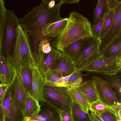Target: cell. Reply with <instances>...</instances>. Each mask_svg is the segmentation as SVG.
<instances>
[{"label": "cell", "instance_id": "d6986e66", "mask_svg": "<svg viewBox=\"0 0 121 121\" xmlns=\"http://www.w3.org/2000/svg\"><path fill=\"white\" fill-rule=\"evenodd\" d=\"M11 83L16 94L24 113L25 102L27 91L21 79L16 72Z\"/></svg>", "mask_w": 121, "mask_h": 121}, {"label": "cell", "instance_id": "277c9868", "mask_svg": "<svg viewBox=\"0 0 121 121\" xmlns=\"http://www.w3.org/2000/svg\"><path fill=\"white\" fill-rule=\"evenodd\" d=\"M30 42L27 32L19 25L15 49L9 62L16 72L22 66L31 68L35 63Z\"/></svg>", "mask_w": 121, "mask_h": 121}, {"label": "cell", "instance_id": "60d3db41", "mask_svg": "<svg viewBox=\"0 0 121 121\" xmlns=\"http://www.w3.org/2000/svg\"><path fill=\"white\" fill-rule=\"evenodd\" d=\"M63 3H66L68 4H70L73 3H78L80 1L79 0H60Z\"/></svg>", "mask_w": 121, "mask_h": 121}, {"label": "cell", "instance_id": "484cf974", "mask_svg": "<svg viewBox=\"0 0 121 121\" xmlns=\"http://www.w3.org/2000/svg\"><path fill=\"white\" fill-rule=\"evenodd\" d=\"M104 79L110 84L119 102L121 103V80L120 75L117 74L111 76L105 75Z\"/></svg>", "mask_w": 121, "mask_h": 121}, {"label": "cell", "instance_id": "4fadbf2b", "mask_svg": "<svg viewBox=\"0 0 121 121\" xmlns=\"http://www.w3.org/2000/svg\"><path fill=\"white\" fill-rule=\"evenodd\" d=\"M31 69L32 83L31 95L39 102L43 100V91L45 85L44 77L39 71L35 63L33 65Z\"/></svg>", "mask_w": 121, "mask_h": 121}, {"label": "cell", "instance_id": "e0dca14e", "mask_svg": "<svg viewBox=\"0 0 121 121\" xmlns=\"http://www.w3.org/2000/svg\"><path fill=\"white\" fill-rule=\"evenodd\" d=\"M74 88L82 95L89 104L99 99L92 79L82 82Z\"/></svg>", "mask_w": 121, "mask_h": 121}, {"label": "cell", "instance_id": "30bf717a", "mask_svg": "<svg viewBox=\"0 0 121 121\" xmlns=\"http://www.w3.org/2000/svg\"><path fill=\"white\" fill-rule=\"evenodd\" d=\"M101 40L95 38L87 46L79 57L74 62L78 70L82 69L101 55Z\"/></svg>", "mask_w": 121, "mask_h": 121}, {"label": "cell", "instance_id": "9c48e42d", "mask_svg": "<svg viewBox=\"0 0 121 121\" xmlns=\"http://www.w3.org/2000/svg\"><path fill=\"white\" fill-rule=\"evenodd\" d=\"M62 52L52 47L49 53H43L38 49L33 52L35 63L42 75L44 76L49 70H51L57 59Z\"/></svg>", "mask_w": 121, "mask_h": 121}, {"label": "cell", "instance_id": "ac0fdd59", "mask_svg": "<svg viewBox=\"0 0 121 121\" xmlns=\"http://www.w3.org/2000/svg\"><path fill=\"white\" fill-rule=\"evenodd\" d=\"M16 73L6 59L0 56V82L1 83L11 84Z\"/></svg>", "mask_w": 121, "mask_h": 121}, {"label": "cell", "instance_id": "2e32d148", "mask_svg": "<svg viewBox=\"0 0 121 121\" xmlns=\"http://www.w3.org/2000/svg\"><path fill=\"white\" fill-rule=\"evenodd\" d=\"M41 110L33 118L41 121H60L57 109L43 100L40 106Z\"/></svg>", "mask_w": 121, "mask_h": 121}, {"label": "cell", "instance_id": "836d02e7", "mask_svg": "<svg viewBox=\"0 0 121 121\" xmlns=\"http://www.w3.org/2000/svg\"><path fill=\"white\" fill-rule=\"evenodd\" d=\"M60 121H73L70 112L61 111L57 110Z\"/></svg>", "mask_w": 121, "mask_h": 121}, {"label": "cell", "instance_id": "f546056e", "mask_svg": "<svg viewBox=\"0 0 121 121\" xmlns=\"http://www.w3.org/2000/svg\"><path fill=\"white\" fill-rule=\"evenodd\" d=\"M44 77L45 85L54 86L55 82L60 78L61 77L49 70L45 74Z\"/></svg>", "mask_w": 121, "mask_h": 121}, {"label": "cell", "instance_id": "5b68a950", "mask_svg": "<svg viewBox=\"0 0 121 121\" xmlns=\"http://www.w3.org/2000/svg\"><path fill=\"white\" fill-rule=\"evenodd\" d=\"M67 89L64 87L45 85L43 100L57 110L70 112L72 100Z\"/></svg>", "mask_w": 121, "mask_h": 121}, {"label": "cell", "instance_id": "4316f807", "mask_svg": "<svg viewBox=\"0 0 121 121\" xmlns=\"http://www.w3.org/2000/svg\"><path fill=\"white\" fill-rule=\"evenodd\" d=\"M76 67V66L74 72L67 82L60 86L74 88L78 86L82 82V75L81 73V71L77 69Z\"/></svg>", "mask_w": 121, "mask_h": 121}, {"label": "cell", "instance_id": "7c38bea8", "mask_svg": "<svg viewBox=\"0 0 121 121\" xmlns=\"http://www.w3.org/2000/svg\"><path fill=\"white\" fill-rule=\"evenodd\" d=\"M95 38L91 37L82 38L69 45L61 52L73 63Z\"/></svg>", "mask_w": 121, "mask_h": 121}, {"label": "cell", "instance_id": "cb8c5ba5", "mask_svg": "<svg viewBox=\"0 0 121 121\" xmlns=\"http://www.w3.org/2000/svg\"><path fill=\"white\" fill-rule=\"evenodd\" d=\"M67 88L71 100L76 102L85 112L89 113V104L82 95L74 88Z\"/></svg>", "mask_w": 121, "mask_h": 121}, {"label": "cell", "instance_id": "8992f818", "mask_svg": "<svg viewBox=\"0 0 121 121\" xmlns=\"http://www.w3.org/2000/svg\"><path fill=\"white\" fill-rule=\"evenodd\" d=\"M1 104L4 121H25L24 113L11 83L7 90Z\"/></svg>", "mask_w": 121, "mask_h": 121}, {"label": "cell", "instance_id": "3957f363", "mask_svg": "<svg viewBox=\"0 0 121 121\" xmlns=\"http://www.w3.org/2000/svg\"><path fill=\"white\" fill-rule=\"evenodd\" d=\"M1 26L0 56L5 58L9 64L15 49L19 26L18 19L13 10H7Z\"/></svg>", "mask_w": 121, "mask_h": 121}, {"label": "cell", "instance_id": "7a4b0ae2", "mask_svg": "<svg viewBox=\"0 0 121 121\" xmlns=\"http://www.w3.org/2000/svg\"><path fill=\"white\" fill-rule=\"evenodd\" d=\"M68 18L63 32L51 43L56 49L61 52L70 44L82 38L94 37L91 24L82 14L73 11L70 13Z\"/></svg>", "mask_w": 121, "mask_h": 121}, {"label": "cell", "instance_id": "83f0119b", "mask_svg": "<svg viewBox=\"0 0 121 121\" xmlns=\"http://www.w3.org/2000/svg\"><path fill=\"white\" fill-rule=\"evenodd\" d=\"M114 10H110L104 18L100 34V39L104 36L112 22L114 15Z\"/></svg>", "mask_w": 121, "mask_h": 121}, {"label": "cell", "instance_id": "f1b7e54d", "mask_svg": "<svg viewBox=\"0 0 121 121\" xmlns=\"http://www.w3.org/2000/svg\"><path fill=\"white\" fill-rule=\"evenodd\" d=\"M108 108L109 106L104 104L99 99L89 104V110L99 115Z\"/></svg>", "mask_w": 121, "mask_h": 121}, {"label": "cell", "instance_id": "d590c367", "mask_svg": "<svg viewBox=\"0 0 121 121\" xmlns=\"http://www.w3.org/2000/svg\"><path fill=\"white\" fill-rule=\"evenodd\" d=\"M4 5V1L0 0V24L1 25L4 22L7 11Z\"/></svg>", "mask_w": 121, "mask_h": 121}, {"label": "cell", "instance_id": "6da1fadb", "mask_svg": "<svg viewBox=\"0 0 121 121\" xmlns=\"http://www.w3.org/2000/svg\"><path fill=\"white\" fill-rule=\"evenodd\" d=\"M49 0H43L39 5L33 8L22 17L18 19L19 25L27 33L36 48L40 41L45 38L42 30L45 24L62 19L60 15V7L63 3L60 0L52 8L48 7Z\"/></svg>", "mask_w": 121, "mask_h": 121}, {"label": "cell", "instance_id": "603a6c76", "mask_svg": "<svg viewBox=\"0 0 121 121\" xmlns=\"http://www.w3.org/2000/svg\"><path fill=\"white\" fill-rule=\"evenodd\" d=\"M110 10L106 0H99L94 13L93 25L101 21Z\"/></svg>", "mask_w": 121, "mask_h": 121}, {"label": "cell", "instance_id": "4dcf8cb0", "mask_svg": "<svg viewBox=\"0 0 121 121\" xmlns=\"http://www.w3.org/2000/svg\"><path fill=\"white\" fill-rule=\"evenodd\" d=\"M52 47L50 45L49 40L46 38L42 39L39 42L37 48L44 53H48L51 51Z\"/></svg>", "mask_w": 121, "mask_h": 121}, {"label": "cell", "instance_id": "b9f144b4", "mask_svg": "<svg viewBox=\"0 0 121 121\" xmlns=\"http://www.w3.org/2000/svg\"><path fill=\"white\" fill-rule=\"evenodd\" d=\"M55 0H49L48 4V8L50 9L53 8L55 5Z\"/></svg>", "mask_w": 121, "mask_h": 121}, {"label": "cell", "instance_id": "f35d334b", "mask_svg": "<svg viewBox=\"0 0 121 121\" xmlns=\"http://www.w3.org/2000/svg\"><path fill=\"white\" fill-rule=\"evenodd\" d=\"M108 7L109 10H114L121 1L118 0H106Z\"/></svg>", "mask_w": 121, "mask_h": 121}, {"label": "cell", "instance_id": "f6af8a7d", "mask_svg": "<svg viewBox=\"0 0 121 121\" xmlns=\"http://www.w3.org/2000/svg\"><path fill=\"white\" fill-rule=\"evenodd\" d=\"M116 117L117 118L116 121H121V118H120L119 117L116 116Z\"/></svg>", "mask_w": 121, "mask_h": 121}, {"label": "cell", "instance_id": "9a60e30c", "mask_svg": "<svg viewBox=\"0 0 121 121\" xmlns=\"http://www.w3.org/2000/svg\"><path fill=\"white\" fill-rule=\"evenodd\" d=\"M68 18H63L59 21L45 25L42 30L43 36L56 38L63 32L67 25Z\"/></svg>", "mask_w": 121, "mask_h": 121}, {"label": "cell", "instance_id": "52a82bcc", "mask_svg": "<svg viewBox=\"0 0 121 121\" xmlns=\"http://www.w3.org/2000/svg\"><path fill=\"white\" fill-rule=\"evenodd\" d=\"M121 56L106 57L101 55L82 70L111 76L121 73Z\"/></svg>", "mask_w": 121, "mask_h": 121}, {"label": "cell", "instance_id": "d6a6232c", "mask_svg": "<svg viewBox=\"0 0 121 121\" xmlns=\"http://www.w3.org/2000/svg\"><path fill=\"white\" fill-rule=\"evenodd\" d=\"M104 18L100 22L95 25H92L91 30L93 37L95 39H100V34Z\"/></svg>", "mask_w": 121, "mask_h": 121}, {"label": "cell", "instance_id": "bcb514c9", "mask_svg": "<svg viewBox=\"0 0 121 121\" xmlns=\"http://www.w3.org/2000/svg\"><path fill=\"white\" fill-rule=\"evenodd\" d=\"M2 26L0 24V35L1 34L2 31Z\"/></svg>", "mask_w": 121, "mask_h": 121}, {"label": "cell", "instance_id": "5bb4252c", "mask_svg": "<svg viewBox=\"0 0 121 121\" xmlns=\"http://www.w3.org/2000/svg\"><path fill=\"white\" fill-rule=\"evenodd\" d=\"M76 66L73 62L62 53L51 70L62 77L72 74Z\"/></svg>", "mask_w": 121, "mask_h": 121}, {"label": "cell", "instance_id": "7bdbcfd3", "mask_svg": "<svg viewBox=\"0 0 121 121\" xmlns=\"http://www.w3.org/2000/svg\"><path fill=\"white\" fill-rule=\"evenodd\" d=\"M0 121H4V116L2 107L0 103Z\"/></svg>", "mask_w": 121, "mask_h": 121}, {"label": "cell", "instance_id": "8fae6325", "mask_svg": "<svg viewBox=\"0 0 121 121\" xmlns=\"http://www.w3.org/2000/svg\"><path fill=\"white\" fill-rule=\"evenodd\" d=\"M114 13L112 24L104 37L100 39L101 52L110 42L121 37V1L114 9Z\"/></svg>", "mask_w": 121, "mask_h": 121}, {"label": "cell", "instance_id": "ee69618b", "mask_svg": "<svg viewBox=\"0 0 121 121\" xmlns=\"http://www.w3.org/2000/svg\"><path fill=\"white\" fill-rule=\"evenodd\" d=\"M25 121H41L39 120L28 117H25Z\"/></svg>", "mask_w": 121, "mask_h": 121}, {"label": "cell", "instance_id": "7402d4cb", "mask_svg": "<svg viewBox=\"0 0 121 121\" xmlns=\"http://www.w3.org/2000/svg\"><path fill=\"white\" fill-rule=\"evenodd\" d=\"M71 100L70 112L73 121H91L90 113L85 112L76 102Z\"/></svg>", "mask_w": 121, "mask_h": 121}, {"label": "cell", "instance_id": "1f68e13d", "mask_svg": "<svg viewBox=\"0 0 121 121\" xmlns=\"http://www.w3.org/2000/svg\"><path fill=\"white\" fill-rule=\"evenodd\" d=\"M98 115L104 121H117L115 114L108 109Z\"/></svg>", "mask_w": 121, "mask_h": 121}, {"label": "cell", "instance_id": "e575fe53", "mask_svg": "<svg viewBox=\"0 0 121 121\" xmlns=\"http://www.w3.org/2000/svg\"><path fill=\"white\" fill-rule=\"evenodd\" d=\"M121 103L109 106L108 109L114 113L116 116L121 118Z\"/></svg>", "mask_w": 121, "mask_h": 121}, {"label": "cell", "instance_id": "ba28073f", "mask_svg": "<svg viewBox=\"0 0 121 121\" xmlns=\"http://www.w3.org/2000/svg\"><path fill=\"white\" fill-rule=\"evenodd\" d=\"M92 77L99 99L102 103L108 106L120 103L107 81L95 76Z\"/></svg>", "mask_w": 121, "mask_h": 121}, {"label": "cell", "instance_id": "8d00e7d4", "mask_svg": "<svg viewBox=\"0 0 121 121\" xmlns=\"http://www.w3.org/2000/svg\"><path fill=\"white\" fill-rule=\"evenodd\" d=\"M9 85L6 83H1L0 84V103L1 104Z\"/></svg>", "mask_w": 121, "mask_h": 121}, {"label": "cell", "instance_id": "ffe728a7", "mask_svg": "<svg viewBox=\"0 0 121 121\" xmlns=\"http://www.w3.org/2000/svg\"><path fill=\"white\" fill-rule=\"evenodd\" d=\"M41 110L39 102L27 91L25 107V117L31 118L37 116Z\"/></svg>", "mask_w": 121, "mask_h": 121}, {"label": "cell", "instance_id": "74e56055", "mask_svg": "<svg viewBox=\"0 0 121 121\" xmlns=\"http://www.w3.org/2000/svg\"><path fill=\"white\" fill-rule=\"evenodd\" d=\"M72 74L61 78L55 82L54 86H60L64 84L67 82Z\"/></svg>", "mask_w": 121, "mask_h": 121}, {"label": "cell", "instance_id": "ab89813d", "mask_svg": "<svg viewBox=\"0 0 121 121\" xmlns=\"http://www.w3.org/2000/svg\"><path fill=\"white\" fill-rule=\"evenodd\" d=\"M91 121H104L96 113L91 112L90 113Z\"/></svg>", "mask_w": 121, "mask_h": 121}, {"label": "cell", "instance_id": "44dd1931", "mask_svg": "<svg viewBox=\"0 0 121 121\" xmlns=\"http://www.w3.org/2000/svg\"><path fill=\"white\" fill-rule=\"evenodd\" d=\"M101 53V55L106 57L121 56V37L112 41Z\"/></svg>", "mask_w": 121, "mask_h": 121}, {"label": "cell", "instance_id": "d4e9b609", "mask_svg": "<svg viewBox=\"0 0 121 121\" xmlns=\"http://www.w3.org/2000/svg\"><path fill=\"white\" fill-rule=\"evenodd\" d=\"M16 73L21 79L27 91L31 95L32 79L31 69L27 66H22Z\"/></svg>", "mask_w": 121, "mask_h": 121}]
</instances>
